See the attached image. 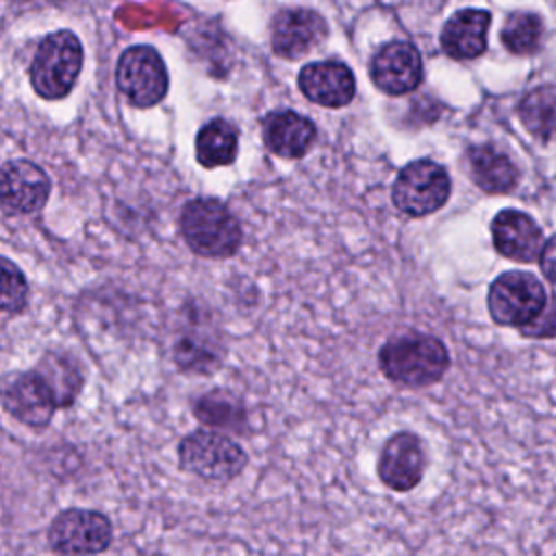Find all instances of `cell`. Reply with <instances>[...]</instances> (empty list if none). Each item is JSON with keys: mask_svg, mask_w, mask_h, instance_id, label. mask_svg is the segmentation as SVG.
Here are the masks:
<instances>
[{"mask_svg": "<svg viewBox=\"0 0 556 556\" xmlns=\"http://www.w3.org/2000/svg\"><path fill=\"white\" fill-rule=\"evenodd\" d=\"M328 35L319 13L308 9L280 11L271 22V48L278 56L298 59L324 41Z\"/></svg>", "mask_w": 556, "mask_h": 556, "instance_id": "obj_13", "label": "cell"}, {"mask_svg": "<svg viewBox=\"0 0 556 556\" xmlns=\"http://www.w3.org/2000/svg\"><path fill=\"white\" fill-rule=\"evenodd\" d=\"M469 169L473 182L489 193H506L510 191L517 180L519 172L515 163L493 146H476L467 152Z\"/></svg>", "mask_w": 556, "mask_h": 556, "instance_id": "obj_18", "label": "cell"}, {"mask_svg": "<svg viewBox=\"0 0 556 556\" xmlns=\"http://www.w3.org/2000/svg\"><path fill=\"white\" fill-rule=\"evenodd\" d=\"M519 117L534 137H556V87L543 85L532 89L519 104Z\"/></svg>", "mask_w": 556, "mask_h": 556, "instance_id": "obj_21", "label": "cell"}, {"mask_svg": "<svg viewBox=\"0 0 556 556\" xmlns=\"http://www.w3.org/2000/svg\"><path fill=\"white\" fill-rule=\"evenodd\" d=\"M187 245L206 258H228L241 245V226L230 208L215 198H193L180 213Z\"/></svg>", "mask_w": 556, "mask_h": 556, "instance_id": "obj_2", "label": "cell"}, {"mask_svg": "<svg viewBox=\"0 0 556 556\" xmlns=\"http://www.w3.org/2000/svg\"><path fill=\"white\" fill-rule=\"evenodd\" d=\"M4 408L26 426L43 428L50 424L56 400L48 382L39 376L37 369L13 374L4 380Z\"/></svg>", "mask_w": 556, "mask_h": 556, "instance_id": "obj_10", "label": "cell"}, {"mask_svg": "<svg viewBox=\"0 0 556 556\" xmlns=\"http://www.w3.org/2000/svg\"><path fill=\"white\" fill-rule=\"evenodd\" d=\"M111 539V521L104 515L85 508H67L59 513L48 528L50 547L59 554H98L109 547Z\"/></svg>", "mask_w": 556, "mask_h": 556, "instance_id": "obj_8", "label": "cell"}, {"mask_svg": "<svg viewBox=\"0 0 556 556\" xmlns=\"http://www.w3.org/2000/svg\"><path fill=\"white\" fill-rule=\"evenodd\" d=\"M543 39V22L534 13H513L504 28L502 41L515 54H532L539 50Z\"/></svg>", "mask_w": 556, "mask_h": 556, "instance_id": "obj_22", "label": "cell"}, {"mask_svg": "<svg viewBox=\"0 0 556 556\" xmlns=\"http://www.w3.org/2000/svg\"><path fill=\"white\" fill-rule=\"evenodd\" d=\"M315 135V124L295 111H274L263 119L267 150L285 159L304 156L311 150Z\"/></svg>", "mask_w": 556, "mask_h": 556, "instance_id": "obj_16", "label": "cell"}, {"mask_svg": "<svg viewBox=\"0 0 556 556\" xmlns=\"http://www.w3.org/2000/svg\"><path fill=\"white\" fill-rule=\"evenodd\" d=\"M239 150V132L237 128L215 117L208 124H204L195 137V159L202 167H224L230 165L237 159Z\"/></svg>", "mask_w": 556, "mask_h": 556, "instance_id": "obj_19", "label": "cell"}, {"mask_svg": "<svg viewBox=\"0 0 556 556\" xmlns=\"http://www.w3.org/2000/svg\"><path fill=\"white\" fill-rule=\"evenodd\" d=\"M83 67V46L70 30H56L41 39L30 63V85L46 100L65 98Z\"/></svg>", "mask_w": 556, "mask_h": 556, "instance_id": "obj_3", "label": "cell"}, {"mask_svg": "<svg viewBox=\"0 0 556 556\" xmlns=\"http://www.w3.org/2000/svg\"><path fill=\"white\" fill-rule=\"evenodd\" d=\"M378 363L384 376L397 384L428 387L447 371L450 354L437 337L402 332L380 348Z\"/></svg>", "mask_w": 556, "mask_h": 556, "instance_id": "obj_1", "label": "cell"}, {"mask_svg": "<svg viewBox=\"0 0 556 556\" xmlns=\"http://www.w3.org/2000/svg\"><path fill=\"white\" fill-rule=\"evenodd\" d=\"M117 87L135 106H154L167 93L169 78L161 54L150 46H132L117 61Z\"/></svg>", "mask_w": 556, "mask_h": 556, "instance_id": "obj_7", "label": "cell"}, {"mask_svg": "<svg viewBox=\"0 0 556 556\" xmlns=\"http://www.w3.org/2000/svg\"><path fill=\"white\" fill-rule=\"evenodd\" d=\"M28 295V285L24 274L9 261L2 258V311L15 315L24 308Z\"/></svg>", "mask_w": 556, "mask_h": 556, "instance_id": "obj_24", "label": "cell"}, {"mask_svg": "<svg viewBox=\"0 0 556 556\" xmlns=\"http://www.w3.org/2000/svg\"><path fill=\"white\" fill-rule=\"evenodd\" d=\"M523 334L530 337H556V298L549 300L547 308L536 315L528 326H523Z\"/></svg>", "mask_w": 556, "mask_h": 556, "instance_id": "obj_25", "label": "cell"}, {"mask_svg": "<svg viewBox=\"0 0 556 556\" xmlns=\"http://www.w3.org/2000/svg\"><path fill=\"white\" fill-rule=\"evenodd\" d=\"M541 269L543 274L556 282V235L552 239H547V243H543L541 250Z\"/></svg>", "mask_w": 556, "mask_h": 556, "instance_id": "obj_26", "label": "cell"}, {"mask_svg": "<svg viewBox=\"0 0 556 556\" xmlns=\"http://www.w3.org/2000/svg\"><path fill=\"white\" fill-rule=\"evenodd\" d=\"M452 191L450 176L443 165L419 159L404 165L393 182L391 200L397 211L410 217H424L439 211Z\"/></svg>", "mask_w": 556, "mask_h": 556, "instance_id": "obj_4", "label": "cell"}, {"mask_svg": "<svg viewBox=\"0 0 556 556\" xmlns=\"http://www.w3.org/2000/svg\"><path fill=\"white\" fill-rule=\"evenodd\" d=\"M491 15L482 9H465L454 13L441 33V48L447 56L465 61L476 59L486 48V30Z\"/></svg>", "mask_w": 556, "mask_h": 556, "instance_id": "obj_17", "label": "cell"}, {"mask_svg": "<svg viewBox=\"0 0 556 556\" xmlns=\"http://www.w3.org/2000/svg\"><path fill=\"white\" fill-rule=\"evenodd\" d=\"M369 72L380 91L402 96L421 83V56L413 43L391 41L376 52Z\"/></svg>", "mask_w": 556, "mask_h": 556, "instance_id": "obj_11", "label": "cell"}, {"mask_svg": "<svg viewBox=\"0 0 556 556\" xmlns=\"http://www.w3.org/2000/svg\"><path fill=\"white\" fill-rule=\"evenodd\" d=\"M195 415L200 421L222 428H239L243 419V408L237 397H232L226 391H215L208 395H202L195 404Z\"/></svg>", "mask_w": 556, "mask_h": 556, "instance_id": "obj_23", "label": "cell"}, {"mask_svg": "<svg viewBox=\"0 0 556 556\" xmlns=\"http://www.w3.org/2000/svg\"><path fill=\"white\" fill-rule=\"evenodd\" d=\"M426 469V452L417 434H393L378 458V476L393 491H410L417 486Z\"/></svg>", "mask_w": 556, "mask_h": 556, "instance_id": "obj_12", "label": "cell"}, {"mask_svg": "<svg viewBox=\"0 0 556 556\" xmlns=\"http://www.w3.org/2000/svg\"><path fill=\"white\" fill-rule=\"evenodd\" d=\"M178 456L185 469L213 482L232 480L248 463L245 452L232 439L213 430L187 434L178 445Z\"/></svg>", "mask_w": 556, "mask_h": 556, "instance_id": "obj_5", "label": "cell"}, {"mask_svg": "<svg viewBox=\"0 0 556 556\" xmlns=\"http://www.w3.org/2000/svg\"><path fill=\"white\" fill-rule=\"evenodd\" d=\"M2 208L9 215H30L43 208L50 195V180L46 172L24 159L2 165L0 182Z\"/></svg>", "mask_w": 556, "mask_h": 556, "instance_id": "obj_9", "label": "cell"}, {"mask_svg": "<svg viewBox=\"0 0 556 556\" xmlns=\"http://www.w3.org/2000/svg\"><path fill=\"white\" fill-rule=\"evenodd\" d=\"M489 313L502 326L523 328L543 311V285L526 271H506L489 289Z\"/></svg>", "mask_w": 556, "mask_h": 556, "instance_id": "obj_6", "label": "cell"}, {"mask_svg": "<svg viewBox=\"0 0 556 556\" xmlns=\"http://www.w3.org/2000/svg\"><path fill=\"white\" fill-rule=\"evenodd\" d=\"M495 250L513 261L530 263L543 250V235L536 222L515 208H504L491 224Z\"/></svg>", "mask_w": 556, "mask_h": 556, "instance_id": "obj_15", "label": "cell"}, {"mask_svg": "<svg viewBox=\"0 0 556 556\" xmlns=\"http://www.w3.org/2000/svg\"><path fill=\"white\" fill-rule=\"evenodd\" d=\"M35 369L48 382L59 408L70 406L74 402V397L78 395V391L83 387V376H80L76 363L67 354L50 350L41 356V361Z\"/></svg>", "mask_w": 556, "mask_h": 556, "instance_id": "obj_20", "label": "cell"}, {"mask_svg": "<svg viewBox=\"0 0 556 556\" xmlns=\"http://www.w3.org/2000/svg\"><path fill=\"white\" fill-rule=\"evenodd\" d=\"M300 91L315 104L339 109L354 98V74L341 61H317L300 70Z\"/></svg>", "mask_w": 556, "mask_h": 556, "instance_id": "obj_14", "label": "cell"}]
</instances>
